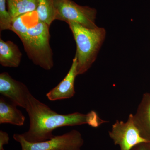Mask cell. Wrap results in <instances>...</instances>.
Returning a JSON list of instances; mask_svg holds the SVG:
<instances>
[{
    "label": "cell",
    "mask_w": 150,
    "mask_h": 150,
    "mask_svg": "<svg viewBox=\"0 0 150 150\" xmlns=\"http://www.w3.org/2000/svg\"><path fill=\"white\" fill-rule=\"evenodd\" d=\"M48 25L39 19L30 25L27 33L21 39L25 51L35 64L46 70L54 66L53 52L50 46V35Z\"/></svg>",
    "instance_id": "obj_3"
},
{
    "label": "cell",
    "mask_w": 150,
    "mask_h": 150,
    "mask_svg": "<svg viewBox=\"0 0 150 150\" xmlns=\"http://www.w3.org/2000/svg\"><path fill=\"white\" fill-rule=\"evenodd\" d=\"M131 150H150V142L139 144L134 146Z\"/></svg>",
    "instance_id": "obj_16"
},
{
    "label": "cell",
    "mask_w": 150,
    "mask_h": 150,
    "mask_svg": "<svg viewBox=\"0 0 150 150\" xmlns=\"http://www.w3.org/2000/svg\"><path fill=\"white\" fill-rule=\"evenodd\" d=\"M9 141L8 134L2 130L0 131V150L4 149V145L8 144Z\"/></svg>",
    "instance_id": "obj_15"
},
{
    "label": "cell",
    "mask_w": 150,
    "mask_h": 150,
    "mask_svg": "<svg viewBox=\"0 0 150 150\" xmlns=\"http://www.w3.org/2000/svg\"><path fill=\"white\" fill-rule=\"evenodd\" d=\"M16 105L9 103L3 98H0V123H10L18 126L24 124L25 117L17 108Z\"/></svg>",
    "instance_id": "obj_11"
},
{
    "label": "cell",
    "mask_w": 150,
    "mask_h": 150,
    "mask_svg": "<svg viewBox=\"0 0 150 150\" xmlns=\"http://www.w3.org/2000/svg\"><path fill=\"white\" fill-rule=\"evenodd\" d=\"M0 93L12 103L25 109L32 94L24 84L14 79L7 72L0 74Z\"/></svg>",
    "instance_id": "obj_7"
},
{
    "label": "cell",
    "mask_w": 150,
    "mask_h": 150,
    "mask_svg": "<svg viewBox=\"0 0 150 150\" xmlns=\"http://www.w3.org/2000/svg\"><path fill=\"white\" fill-rule=\"evenodd\" d=\"M38 19L50 26L56 20V11L54 0H38L36 10Z\"/></svg>",
    "instance_id": "obj_13"
},
{
    "label": "cell",
    "mask_w": 150,
    "mask_h": 150,
    "mask_svg": "<svg viewBox=\"0 0 150 150\" xmlns=\"http://www.w3.org/2000/svg\"><path fill=\"white\" fill-rule=\"evenodd\" d=\"M56 20L74 22L90 28L98 27L96 23L97 11L88 6L78 4L72 0H54Z\"/></svg>",
    "instance_id": "obj_5"
},
{
    "label": "cell",
    "mask_w": 150,
    "mask_h": 150,
    "mask_svg": "<svg viewBox=\"0 0 150 150\" xmlns=\"http://www.w3.org/2000/svg\"><path fill=\"white\" fill-rule=\"evenodd\" d=\"M22 56L18 46L12 41L0 38V64L4 67H19Z\"/></svg>",
    "instance_id": "obj_10"
},
{
    "label": "cell",
    "mask_w": 150,
    "mask_h": 150,
    "mask_svg": "<svg viewBox=\"0 0 150 150\" xmlns=\"http://www.w3.org/2000/svg\"><path fill=\"white\" fill-rule=\"evenodd\" d=\"M109 136L121 150H131L135 146L149 142L143 138L134 122V115L130 114L126 122L116 121L109 132Z\"/></svg>",
    "instance_id": "obj_6"
},
{
    "label": "cell",
    "mask_w": 150,
    "mask_h": 150,
    "mask_svg": "<svg viewBox=\"0 0 150 150\" xmlns=\"http://www.w3.org/2000/svg\"><path fill=\"white\" fill-rule=\"evenodd\" d=\"M76 45L75 56L77 61L78 75L83 74L91 67L106 37L102 27L90 28L74 22L67 23Z\"/></svg>",
    "instance_id": "obj_2"
},
{
    "label": "cell",
    "mask_w": 150,
    "mask_h": 150,
    "mask_svg": "<svg viewBox=\"0 0 150 150\" xmlns=\"http://www.w3.org/2000/svg\"><path fill=\"white\" fill-rule=\"evenodd\" d=\"M0 150H4V149H2Z\"/></svg>",
    "instance_id": "obj_17"
},
{
    "label": "cell",
    "mask_w": 150,
    "mask_h": 150,
    "mask_svg": "<svg viewBox=\"0 0 150 150\" xmlns=\"http://www.w3.org/2000/svg\"><path fill=\"white\" fill-rule=\"evenodd\" d=\"M25 110L29 117V128L21 135L26 141L31 143L50 139L54 136L53 131L60 127L88 124L97 128L103 123L108 122L101 119L93 110L87 114L79 112L59 114L32 94L30 96Z\"/></svg>",
    "instance_id": "obj_1"
},
{
    "label": "cell",
    "mask_w": 150,
    "mask_h": 150,
    "mask_svg": "<svg viewBox=\"0 0 150 150\" xmlns=\"http://www.w3.org/2000/svg\"><path fill=\"white\" fill-rule=\"evenodd\" d=\"M78 75L77 61L75 56L71 66L65 77L58 85L46 94V97L51 101L71 98L76 93L74 83Z\"/></svg>",
    "instance_id": "obj_8"
},
{
    "label": "cell",
    "mask_w": 150,
    "mask_h": 150,
    "mask_svg": "<svg viewBox=\"0 0 150 150\" xmlns=\"http://www.w3.org/2000/svg\"><path fill=\"white\" fill-rule=\"evenodd\" d=\"M8 10L13 18L35 11L38 0H6Z\"/></svg>",
    "instance_id": "obj_12"
},
{
    "label": "cell",
    "mask_w": 150,
    "mask_h": 150,
    "mask_svg": "<svg viewBox=\"0 0 150 150\" xmlns=\"http://www.w3.org/2000/svg\"><path fill=\"white\" fill-rule=\"evenodd\" d=\"M13 138L20 144L21 150H81L84 144L81 134L76 130L37 143L27 142L21 134H14Z\"/></svg>",
    "instance_id": "obj_4"
},
{
    "label": "cell",
    "mask_w": 150,
    "mask_h": 150,
    "mask_svg": "<svg viewBox=\"0 0 150 150\" xmlns=\"http://www.w3.org/2000/svg\"><path fill=\"white\" fill-rule=\"evenodd\" d=\"M134 119L142 137L150 142V93L143 95Z\"/></svg>",
    "instance_id": "obj_9"
},
{
    "label": "cell",
    "mask_w": 150,
    "mask_h": 150,
    "mask_svg": "<svg viewBox=\"0 0 150 150\" xmlns=\"http://www.w3.org/2000/svg\"><path fill=\"white\" fill-rule=\"evenodd\" d=\"M6 0H0V30H11L13 18L6 9Z\"/></svg>",
    "instance_id": "obj_14"
}]
</instances>
